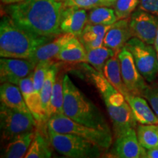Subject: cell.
Returning <instances> with one entry per match:
<instances>
[{"label": "cell", "instance_id": "1", "mask_svg": "<svg viewBox=\"0 0 158 158\" xmlns=\"http://www.w3.org/2000/svg\"><path fill=\"white\" fill-rule=\"evenodd\" d=\"M63 9L61 0H24L9 5L5 10L26 30L54 38L62 33L60 23Z\"/></svg>", "mask_w": 158, "mask_h": 158}, {"label": "cell", "instance_id": "2", "mask_svg": "<svg viewBox=\"0 0 158 158\" xmlns=\"http://www.w3.org/2000/svg\"><path fill=\"white\" fill-rule=\"evenodd\" d=\"M52 37L40 36L26 30L9 15L0 22V56L7 58L29 59L37 48Z\"/></svg>", "mask_w": 158, "mask_h": 158}, {"label": "cell", "instance_id": "3", "mask_svg": "<svg viewBox=\"0 0 158 158\" xmlns=\"http://www.w3.org/2000/svg\"><path fill=\"white\" fill-rule=\"evenodd\" d=\"M64 114L78 123L110 131L109 126L100 109L86 97L68 75L64 76Z\"/></svg>", "mask_w": 158, "mask_h": 158}, {"label": "cell", "instance_id": "4", "mask_svg": "<svg viewBox=\"0 0 158 158\" xmlns=\"http://www.w3.org/2000/svg\"><path fill=\"white\" fill-rule=\"evenodd\" d=\"M51 145L59 154L70 158L100 157L102 149L98 144L71 133H56L47 128Z\"/></svg>", "mask_w": 158, "mask_h": 158}, {"label": "cell", "instance_id": "5", "mask_svg": "<svg viewBox=\"0 0 158 158\" xmlns=\"http://www.w3.org/2000/svg\"><path fill=\"white\" fill-rule=\"evenodd\" d=\"M47 128L56 133H71L98 144L102 149H108L112 143L110 131L97 129L73 121L64 114L54 115L47 122Z\"/></svg>", "mask_w": 158, "mask_h": 158}, {"label": "cell", "instance_id": "6", "mask_svg": "<svg viewBox=\"0 0 158 158\" xmlns=\"http://www.w3.org/2000/svg\"><path fill=\"white\" fill-rule=\"evenodd\" d=\"M124 47L131 53L142 76L147 81L153 82L158 74V59L155 47L134 37L127 41Z\"/></svg>", "mask_w": 158, "mask_h": 158}, {"label": "cell", "instance_id": "7", "mask_svg": "<svg viewBox=\"0 0 158 158\" xmlns=\"http://www.w3.org/2000/svg\"><path fill=\"white\" fill-rule=\"evenodd\" d=\"M0 120L2 138L7 141L20 134L33 131L37 126L36 120L31 113L13 109L2 102L0 106Z\"/></svg>", "mask_w": 158, "mask_h": 158}, {"label": "cell", "instance_id": "8", "mask_svg": "<svg viewBox=\"0 0 158 158\" xmlns=\"http://www.w3.org/2000/svg\"><path fill=\"white\" fill-rule=\"evenodd\" d=\"M119 59L122 77L130 93L143 97L148 88L145 78L138 71L131 53L124 47L117 54Z\"/></svg>", "mask_w": 158, "mask_h": 158}, {"label": "cell", "instance_id": "9", "mask_svg": "<svg viewBox=\"0 0 158 158\" xmlns=\"http://www.w3.org/2000/svg\"><path fill=\"white\" fill-rule=\"evenodd\" d=\"M129 24L132 37L154 45L158 29V16L138 8L130 15Z\"/></svg>", "mask_w": 158, "mask_h": 158}, {"label": "cell", "instance_id": "10", "mask_svg": "<svg viewBox=\"0 0 158 158\" xmlns=\"http://www.w3.org/2000/svg\"><path fill=\"white\" fill-rule=\"evenodd\" d=\"M34 63L28 59L7 58L0 59V81L19 85L21 79L33 72L35 68Z\"/></svg>", "mask_w": 158, "mask_h": 158}, {"label": "cell", "instance_id": "11", "mask_svg": "<svg viewBox=\"0 0 158 158\" xmlns=\"http://www.w3.org/2000/svg\"><path fill=\"white\" fill-rule=\"evenodd\" d=\"M84 66L86 68L89 78L101 94L106 108L110 106L119 107L127 102L123 94L108 81L102 73L89 65L84 64Z\"/></svg>", "mask_w": 158, "mask_h": 158}, {"label": "cell", "instance_id": "12", "mask_svg": "<svg viewBox=\"0 0 158 158\" xmlns=\"http://www.w3.org/2000/svg\"><path fill=\"white\" fill-rule=\"evenodd\" d=\"M112 154L121 158H140L147 157V151L138 141L137 133L130 127L116 137Z\"/></svg>", "mask_w": 158, "mask_h": 158}, {"label": "cell", "instance_id": "13", "mask_svg": "<svg viewBox=\"0 0 158 158\" xmlns=\"http://www.w3.org/2000/svg\"><path fill=\"white\" fill-rule=\"evenodd\" d=\"M88 23V14L85 9L73 7H64L60 29L62 33H70L79 37Z\"/></svg>", "mask_w": 158, "mask_h": 158}, {"label": "cell", "instance_id": "14", "mask_svg": "<svg viewBox=\"0 0 158 158\" xmlns=\"http://www.w3.org/2000/svg\"><path fill=\"white\" fill-rule=\"evenodd\" d=\"M129 19H120L111 25L103 40V45L112 49L116 54L125 46L127 41L131 38Z\"/></svg>", "mask_w": 158, "mask_h": 158}, {"label": "cell", "instance_id": "15", "mask_svg": "<svg viewBox=\"0 0 158 158\" xmlns=\"http://www.w3.org/2000/svg\"><path fill=\"white\" fill-rule=\"evenodd\" d=\"M74 37L76 36L70 33H63L56 39L40 46L34 54L28 59L35 65L40 62L51 61L52 59L56 58L63 46Z\"/></svg>", "mask_w": 158, "mask_h": 158}, {"label": "cell", "instance_id": "16", "mask_svg": "<svg viewBox=\"0 0 158 158\" xmlns=\"http://www.w3.org/2000/svg\"><path fill=\"white\" fill-rule=\"evenodd\" d=\"M133 110L135 120L141 124H157L158 116L142 96L130 93L125 98Z\"/></svg>", "mask_w": 158, "mask_h": 158}, {"label": "cell", "instance_id": "17", "mask_svg": "<svg viewBox=\"0 0 158 158\" xmlns=\"http://www.w3.org/2000/svg\"><path fill=\"white\" fill-rule=\"evenodd\" d=\"M0 99L7 107L23 113H31L18 85L2 83L0 86Z\"/></svg>", "mask_w": 158, "mask_h": 158}, {"label": "cell", "instance_id": "18", "mask_svg": "<svg viewBox=\"0 0 158 158\" xmlns=\"http://www.w3.org/2000/svg\"><path fill=\"white\" fill-rule=\"evenodd\" d=\"M57 60L65 62L87 63V54L78 37H74L65 44L56 56Z\"/></svg>", "mask_w": 158, "mask_h": 158}, {"label": "cell", "instance_id": "19", "mask_svg": "<svg viewBox=\"0 0 158 158\" xmlns=\"http://www.w3.org/2000/svg\"><path fill=\"white\" fill-rule=\"evenodd\" d=\"M35 132L30 131L15 136L8 141L4 152L3 157L6 158L24 157L30 147Z\"/></svg>", "mask_w": 158, "mask_h": 158}, {"label": "cell", "instance_id": "20", "mask_svg": "<svg viewBox=\"0 0 158 158\" xmlns=\"http://www.w3.org/2000/svg\"><path fill=\"white\" fill-rule=\"evenodd\" d=\"M111 25H98L87 23L78 39L86 50L103 45V40Z\"/></svg>", "mask_w": 158, "mask_h": 158}, {"label": "cell", "instance_id": "21", "mask_svg": "<svg viewBox=\"0 0 158 158\" xmlns=\"http://www.w3.org/2000/svg\"><path fill=\"white\" fill-rule=\"evenodd\" d=\"M102 74L107 80L126 98L130 92L126 87L122 77L121 68L118 55L116 54L106 62Z\"/></svg>", "mask_w": 158, "mask_h": 158}, {"label": "cell", "instance_id": "22", "mask_svg": "<svg viewBox=\"0 0 158 158\" xmlns=\"http://www.w3.org/2000/svg\"><path fill=\"white\" fill-rule=\"evenodd\" d=\"M64 75L62 73L59 72V70L57 73L55 81L53 86L52 94L50 100V103L47 111V118L54 115H60L64 114Z\"/></svg>", "mask_w": 158, "mask_h": 158}, {"label": "cell", "instance_id": "23", "mask_svg": "<svg viewBox=\"0 0 158 158\" xmlns=\"http://www.w3.org/2000/svg\"><path fill=\"white\" fill-rule=\"evenodd\" d=\"M48 135L44 136L41 129L37 127L35 137L25 155V158H49L51 157Z\"/></svg>", "mask_w": 158, "mask_h": 158}, {"label": "cell", "instance_id": "24", "mask_svg": "<svg viewBox=\"0 0 158 158\" xmlns=\"http://www.w3.org/2000/svg\"><path fill=\"white\" fill-rule=\"evenodd\" d=\"M87 54V63L99 72H103L105 64L107 61L114 55L116 53L108 47L102 45L98 48H91L86 50Z\"/></svg>", "mask_w": 158, "mask_h": 158}, {"label": "cell", "instance_id": "25", "mask_svg": "<svg viewBox=\"0 0 158 158\" xmlns=\"http://www.w3.org/2000/svg\"><path fill=\"white\" fill-rule=\"evenodd\" d=\"M136 133L138 141L144 149L158 148V124H141L137 127Z\"/></svg>", "mask_w": 158, "mask_h": 158}, {"label": "cell", "instance_id": "26", "mask_svg": "<svg viewBox=\"0 0 158 158\" xmlns=\"http://www.w3.org/2000/svg\"><path fill=\"white\" fill-rule=\"evenodd\" d=\"M114 10L109 7H98L91 10L88 14V23L91 24L109 26L117 21Z\"/></svg>", "mask_w": 158, "mask_h": 158}, {"label": "cell", "instance_id": "27", "mask_svg": "<svg viewBox=\"0 0 158 158\" xmlns=\"http://www.w3.org/2000/svg\"><path fill=\"white\" fill-rule=\"evenodd\" d=\"M59 70V64L56 63H53L51 64V68L47 73L45 79L43 83V86L41 90V100H42V104L43 109H44L45 114H46L47 118V111L50 103V100L51 98V94H52L53 86L56 78V74ZM48 120V118H47Z\"/></svg>", "mask_w": 158, "mask_h": 158}, {"label": "cell", "instance_id": "28", "mask_svg": "<svg viewBox=\"0 0 158 158\" xmlns=\"http://www.w3.org/2000/svg\"><path fill=\"white\" fill-rule=\"evenodd\" d=\"M139 0H116L114 4V11L118 20L128 19L135 10Z\"/></svg>", "mask_w": 158, "mask_h": 158}, {"label": "cell", "instance_id": "29", "mask_svg": "<svg viewBox=\"0 0 158 158\" xmlns=\"http://www.w3.org/2000/svg\"><path fill=\"white\" fill-rule=\"evenodd\" d=\"M52 64L51 61H48V62H40L35 66L33 70V81H34L35 90L37 93H41L45 76Z\"/></svg>", "mask_w": 158, "mask_h": 158}, {"label": "cell", "instance_id": "30", "mask_svg": "<svg viewBox=\"0 0 158 158\" xmlns=\"http://www.w3.org/2000/svg\"><path fill=\"white\" fill-rule=\"evenodd\" d=\"M64 7H73L81 9H93L98 7L112 6L108 0H70L63 3Z\"/></svg>", "mask_w": 158, "mask_h": 158}, {"label": "cell", "instance_id": "31", "mask_svg": "<svg viewBox=\"0 0 158 158\" xmlns=\"http://www.w3.org/2000/svg\"><path fill=\"white\" fill-rule=\"evenodd\" d=\"M24 100L35 92L34 81H33V72L20 81L19 85Z\"/></svg>", "mask_w": 158, "mask_h": 158}, {"label": "cell", "instance_id": "32", "mask_svg": "<svg viewBox=\"0 0 158 158\" xmlns=\"http://www.w3.org/2000/svg\"><path fill=\"white\" fill-rule=\"evenodd\" d=\"M143 97L149 102L151 108L158 116V84L154 86H148Z\"/></svg>", "mask_w": 158, "mask_h": 158}, {"label": "cell", "instance_id": "33", "mask_svg": "<svg viewBox=\"0 0 158 158\" xmlns=\"http://www.w3.org/2000/svg\"><path fill=\"white\" fill-rule=\"evenodd\" d=\"M138 8L158 16V0H139Z\"/></svg>", "mask_w": 158, "mask_h": 158}, {"label": "cell", "instance_id": "34", "mask_svg": "<svg viewBox=\"0 0 158 158\" xmlns=\"http://www.w3.org/2000/svg\"><path fill=\"white\" fill-rule=\"evenodd\" d=\"M147 158H158V148L147 149Z\"/></svg>", "mask_w": 158, "mask_h": 158}, {"label": "cell", "instance_id": "35", "mask_svg": "<svg viewBox=\"0 0 158 158\" xmlns=\"http://www.w3.org/2000/svg\"><path fill=\"white\" fill-rule=\"evenodd\" d=\"M24 1V0H1V2L6 5H11V4H15Z\"/></svg>", "mask_w": 158, "mask_h": 158}, {"label": "cell", "instance_id": "36", "mask_svg": "<svg viewBox=\"0 0 158 158\" xmlns=\"http://www.w3.org/2000/svg\"><path fill=\"white\" fill-rule=\"evenodd\" d=\"M154 47H155L156 51L157 52L158 51V29H157V35H156L155 43H154Z\"/></svg>", "mask_w": 158, "mask_h": 158}, {"label": "cell", "instance_id": "37", "mask_svg": "<svg viewBox=\"0 0 158 158\" xmlns=\"http://www.w3.org/2000/svg\"><path fill=\"white\" fill-rule=\"evenodd\" d=\"M108 1L109 2H110V4H111L112 6H114V4H115V2H116V0H108Z\"/></svg>", "mask_w": 158, "mask_h": 158}, {"label": "cell", "instance_id": "38", "mask_svg": "<svg viewBox=\"0 0 158 158\" xmlns=\"http://www.w3.org/2000/svg\"><path fill=\"white\" fill-rule=\"evenodd\" d=\"M61 1L63 3L64 2H68V1H70V0H61Z\"/></svg>", "mask_w": 158, "mask_h": 158}, {"label": "cell", "instance_id": "39", "mask_svg": "<svg viewBox=\"0 0 158 158\" xmlns=\"http://www.w3.org/2000/svg\"><path fill=\"white\" fill-rule=\"evenodd\" d=\"M157 59H158V51H157Z\"/></svg>", "mask_w": 158, "mask_h": 158}]
</instances>
